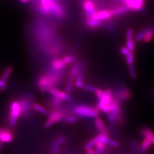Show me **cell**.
<instances>
[{
  "mask_svg": "<svg viewBox=\"0 0 154 154\" xmlns=\"http://www.w3.org/2000/svg\"><path fill=\"white\" fill-rule=\"evenodd\" d=\"M6 81L2 80V79H0V89L4 90L6 88Z\"/></svg>",
  "mask_w": 154,
  "mask_h": 154,
  "instance_id": "39",
  "label": "cell"
},
{
  "mask_svg": "<svg viewBox=\"0 0 154 154\" xmlns=\"http://www.w3.org/2000/svg\"><path fill=\"white\" fill-rule=\"evenodd\" d=\"M151 142L152 144L154 145V137H153V138H152V139H151Z\"/></svg>",
  "mask_w": 154,
  "mask_h": 154,
  "instance_id": "43",
  "label": "cell"
},
{
  "mask_svg": "<svg viewBox=\"0 0 154 154\" xmlns=\"http://www.w3.org/2000/svg\"><path fill=\"white\" fill-rule=\"evenodd\" d=\"M107 119L109 122L110 124L114 125L116 123V116L112 112H109L107 114Z\"/></svg>",
  "mask_w": 154,
  "mask_h": 154,
  "instance_id": "29",
  "label": "cell"
},
{
  "mask_svg": "<svg viewBox=\"0 0 154 154\" xmlns=\"http://www.w3.org/2000/svg\"><path fill=\"white\" fill-rule=\"evenodd\" d=\"M131 146L132 147V149L134 150V151H138L139 148L138 147V144L135 141V140H132L131 142Z\"/></svg>",
  "mask_w": 154,
  "mask_h": 154,
  "instance_id": "38",
  "label": "cell"
},
{
  "mask_svg": "<svg viewBox=\"0 0 154 154\" xmlns=\"http://www.w3.org/2000/svg\"><path fill=\"white\" fill-rule=\"evenodd\" d=\"M2 143L0 142V151H1V149H2Z\"/></svg>",
  "mask_w": 154,
  "mask_h": 154,
  "instance_id": "44",
  "label": "cell"
},
{
  "mask_svg": "<svg viewBox=\"0 0 154 154\" xmlns=\"http://www.w3.org/2000/svg\"><path fill=\"white\" fill-rule=\"evenodd\" d=\"M103 151H104V150H103V149H98V148H95V150L94 151V154H102L103 153Z\"/></svg>",
  "mask_w": 154,
  "mask_h": 154,
  "instance_id": "40",
  "label": "cell"
},
{
  "mask_svg": "<svg viewBox=\"0 0 154 154\" xmlns=\"http://www.w3.org/2000/svg\"><path fill=\"white\" fill-rule=\"evenodd\" d=\"M140 133L143 138L148 139L149 140H151V139L154 137V131L149 128H143L141 130Z\"/></svg>",
  "mask_w": 154,
  "mask_h": 154,
  "instance_id": "19",
  "label": "cell"
},
{
  "mask_svg": "<svg viewBox=\"0 0 154 154\" xmlns=\"http://www.w3.org/2000/svg\"><path fill=\"white\" fill-rule=\"evenodd\" d=\"M77 117L75 116H74L73 114L72 115H65L64 118H63V121L66 122L67 123H69V124H74L77 120Z\"/></svg>",
  "mask_w": 154,
  "mask_h": 154,
  "instance_id": "21",
  "label": "cell"
},
{
  "mask_svg": "<svg viewBox=\"0 0 154 154\" xmlns=\"http://www.w3.org/2000/svg\"><path fill=\"white\" fill-rule=\"evenodd\" d=\"M56 140H57V142L58 143H59L60 145H62V144H63L64 143L66 142V139H65L64 137L60 136V137L57 138V139H56Z\"/></svg>",
  "mask_w": 154,
  "mask_h": 154,
  "instance_id": "37",
  "label": "cell"
},
{
  "mask_svg": "<svg viewBox=\"0 0 154 154\" xmlns=\"http://www.w3.org/2000/svg\"><path fill=\"white\" fill-rule=\"evenodd\" d=\"M94 124L97 130L99 131V133H107L104 122L99 116L95 118Z\"/></svg>",
  "mask_w": 154,
  "mask_h": 154,
  "instance_id": "16",
  "label": "cell"
},
{
  "mask_svg": "<svg viewBox=\"0 0 154 154\" xmlns=\"http://www.w3.org/2000/svg\"><path fill=\"white\" fill-rule=\"evenodd\" d=\"M114 17L112 9H103L96 11L90 18L105 22L106 21H109Z\"/></svg>",
  "mask_w": 154,
  "mask_h": 154,
  "instance_id": "10",
  "label": "cell"
},
{
  "mask_svg": "<svg viewBox=\"0 0 154 154\" xmlns=\"http://www.w3.org/2000/svg\"><path fill=\"white\" fill-rule=\"evenodd\" d=\"M97 88H97V87H95V86H94L85 83L82 89H83V90H87V91H90V92H92V93H95V91H97Z\"/></svg>",
  "mask_w": 154,
  "mask_h": 154,
  "instance_id": "28",
  "label": "cell"
},
{
  "mask_svg": "<svg viewBox=\"0 0 154 154\" xmlns=\"http://www.w3.org/2000/svg\"><path fill=\"white\" fill-rule=\"evenodd\" d=\"M1 89H0V93H1Z\"/></svg>",
  "mask_w": 154,
  "mask_h": 154,
  "instance_id": "45",
  "label": "cell"
},
{
  "mask_svg": "<svg viewBox=\"0 0 154 154\" xmlns=\"http://www.w3.org/2000/svg\"><path fill=\"white\" fill-rule=\"evenodd\" d=\"M154 38V26L149 27L142 29L138 32L135 37V41L140 42L142 41L148 43L151 42Z\"/></svg>",
  "mask_w": 154,
  "mask_h": 154,
  "instance_id": "5",
  "label": "cell"
},
{
  "mask_svg": "<svg viewBox=\"0 0 154 154\" xmlns=\"http://www.w3.org/2000/svg\"><path fill=\"white\" fill-rule=\"evenodd\" d=\"M65 115V113L62 110L59 109L53 110L49 114L48 119L45 123V127L49 128L56 123L63 121V118Z\"/></svg>",
  "mask_w": 154,
  "mask_h": 154,
  "instance_id": "4",
  "label": "cell"
},
{
  "mask_svg": "<svg viewBox=\"0 0 154 154\" xmlns=\"http://www.w3.org/2000/svg\"><path fill=\"white\" fill-rule=\"evenodd\" d=\"M126 46L130 51L134 52V50H135V44L134 40H126Z\"/></svg>",
  "mask_w": 154,
  "mask_h": 154,
  "instance_id": "26",
  "label": "cell"
},
{
  "mask_svg": "<svg viewBox=\"0 0 154 154\" xmlns=\"http://www.w3.org/2000/svg\"><path fill=\"white\" fill-rule=\"evenodd\" d=\"M72 84L73 82L68 80L67 82L66 83V88H65V91L67 94H70L72 92Z\"/></svg>",
  "mask_w": 154,
  "mask_h": 154,
  "instance_id": "33",
  "label": "cell"
},
{
  "mask_svg": "<svg viewBox=\"0 0 154 154\" xmlns=\"http://www.w3.org/2000/svg\"><path fill=\"white\" fill-rule=\"evenodd\" d=\"M12 72H13V68L11 67H8L4 70V72H3L1 79L5 81H6L11 76Z\"/></svg>",
  "mask_w": 154,
  "mask_h": 154,
  "instance_id": "23",
  "label": "cell"
},
{
  "mask_svg": "<svg viewBox=\"0 0 154 154\" xmlns=\"http://www.w3.org/2000/svg\"><path fill=\"white\" fill-rule=\"evenodd\" d=\"M74 116L77 118H96L99 116V110L97 107H93L87 105L75 106L72 109Z\"/></svg>",
  "mask_w": 154,
  "mask_h": 154,
  "instance_id": "2",
  "label": "cell"
},
{
  "mask_svg": "<svg viewBox=\"0 0 154 154\" xmlns=\"http://www.w3.org/2000/svg\"><path fill=\"white\" fill-rule=\"evenodd\" d=\"M62 60H63L66 65H67L74 63L75 61V58L74 57V55H67L63 57L62 58Z\"/></svg>",
  "mask_w": 154,
  "mask_h": 154,
  "instance_id": "25",
  "label": "cell"
},
{
  "mask_svg": "<svg viewBox=\"0 0 154 154\" xmlns=\"http://www.w3.org/2000/svg\"><path fill=\"white\" fill-rule=\"evenodd\" d=\"M130 11L141 12L145 8L144 0H122Z\"/></svg>",
  "mask_w": 154,
  "mask_h": 154,
  "instance_id": "7",
  "label": "cell"
},
{
  "mask_svg": "<svg viewBox=\"0 0 154 154\" xmlns=\"http://www.w3.org/2000/svg\"><path fill=\"white\" fill-rule=\"evenodd\" d=\"M86 151H87V154H94L93 149H89L86 150Z\"/></svg>",
  "mask_w": 154,
  "mask_h": 154,
  "instance_id": "41",
  "label": "cell"
},
{
  "mask_svg": "<svg viewBox=\"0 0 154 154\" xmlns=\"http://www.w3.org/2000/svg\"><path fill=\"white\" fill-rule=\"evenodd\" d=\"M112 11L113 12L114 17L121 16L124 14H127L129 11H130L126 6L124 4L122 5L118 6L117 7L112 9Z\"/></svg>",
  "mask_w": 154,
  "mask_h": 154,
  "instance_id": "15",
  "label": "cell"
},
{
  "mask_svg": "<svg viewBox=\"0 0 154 154\" xmlns=\"http://www.w3.org/2000/svg\"><path fill=\"white\" fill-rule=\"evenodd\" d=\"M14 139V135L12 132L4 128H0V142L10 143Z\"/></svg>",
  "mask_w": 154,
  "mask_h": 154,
  "instance_id": "12",
  "label": "cell"
},
{
  "mask_svg": "<svg viewBox=\"0 0 154 154\" xmlns=\"http://www.w3.org/2000/svg\"><path fill=\"white\" fill-rule=\"evenodd\" d=\"M107 145H109L110 146H111L112 147H119V144L117 141H116L114 139H111L110 138L109 141L107 142Z\"/></svg>",
  "mask_w": 154,
  "mask_h": 154,
  "instance_id": "34",
  "label": "cell"
},
{
  "mask_svg": "<svg viewBox=\"0 0 154 154\" xmlns=\"http://www.w3.org/2000/svg\"><path fill=\"white\" fill-rule=\"evenodd\" d=\"M32 96L26 95V96L22 97L21 100H20V103L21 105V115L22 116L26 118L29 113L31 112L32 105Z\"/></svg>",
  "mask_w": 154,
  "mask_h": 154,
  "instance_id": "6",
  "label": "cell"
},
{
  "mask_svg": "<svg viewBox=\"0 0 154 154\" xmlns=\"http://www.w3.org/2000/svg\"><path fill=\"white\" fill-rule=\"evenodd\" d=\"M120 52L122 55L126 57L130 51L127 48L126 46H122L120 49Z\"/></svg>",
  "mask_w": 154,
  "mask_h": 154,
  "instance_id": "36",
  "label": "cell"
},
{
  "mask_svg": "<svg viewBox=\"0 0 154 154\" xmlns=\"http://www.w3.org/2000/svg\"><path fill=\"white\" fill-rule=\"evenodd\" d=\"M126 40L134 39V30L131 28H128L126 30Z\"/></svg>",
  "mask_w": 154,
  "mask_h": 154,
  "instance_id": "31",
  "label": "cell"
},
{
  "mask_svg": "<svg viewBox=\"0 0 154 154\" xmlns=\"http://www.w3.org/2000/svg\"><path fill=\"white\" fill-rule=\"evenodd\" d=\"M85 24L88 28L93 30H96L102 27L104 24V22L94 20L91 18H86Z\"/></svg>",
  "mask_w": 154,
  "mask_h": 154,
  "instance_id": "14",
  "label": "cell"
},
{
  "mask_svg": "<svg viewBox=\"0 0 154 154\" xmlns=\"http://www.w3.org/2000/svg\"><path fill=\"white\" fill-rule=\"evenodd\" d=\"M96 143H97V142H96L95 139H94V138H93L92 139L90 140L88 143L85 144V145L84 146V149L86 151L89 149H92L93 147H95Z\"/></svg>",
  "mask_w": 154,
  "mask_h": 154,
  "instance_id": "27",
  "label": "cell"
},
{
  "mask_svg": "<svg viewBox=\"0 0 154 154\" xmlns=\"http://www.w3.org/2000/svg\"><path fill=\"white\" fill-rule=\"evenodd\" d=\"M33 109L39 112V113L43 114V115H47L48 114V112L47 110L44 108V107H42V106H41L37 103H35L33 106Z\"/></svg>",
  "mask_w": 154,
  "mask_h": 154,
  "instance_id": "22",
  "label": "cell"
},
{
  "mask_svg": "<svg viewBox=\"0 0 154 154\" xmlns=\"http://www.w3.org/2000/svg\"><path fill=\"white\" fill-rule=\"evenodd\" d=\"M82 5L86 18H90L97 11L96 4L94 0H83Z\"/></svg>",
  "mask_w": 154,
  "mask_h": 154,
  "instance_id": "9",
  "label": "cell"
},
{
  "mask_svg": "<svg viewBox=\"0 0 154 154\" xmlns=\"http://www.w3.org/2000/svg\"><path fill=\"white\" fill-rule=\"evenodd\" d=\"M63 75V70L54 71L50 70L49 72L42 75L37 81V85L42 92L48 91L50 88L55 86L61 82Z\"/></svg>",
  "mask_w": 154,
  "mask_h": 154,
  "instance_id": "1",
  "label": "cell"
},
{
  "mask_svg": "<svg viewBox=\"0 0 154 154\" xmlns=\"http://www.w3.org/2000/svg\"><path fill=\"white\" fill-rule=\"evenodd\" d=\"M95 95L97 97V98L98 99V100L100 99L104 95V90H102V89H100V88H97V91H95Z\"/></svg>",
  "mask_w": 154,
  "mask_h": 154,
  "instance_id": "35",
  "label": "cell"
},
{
  "mask_svg": "<svg viewBox=\"0 0 154 154\" xmlns=\"http://www.w3.org/2000/svg\"><path fill=\"white\" fill-rule=\"evenodd\" d=\"M63 101H64L63 100L58 97L52 96V97L50 99V105L54 109V110L58 109L60 106L63 102Z\"/></svg>",
  "mask_w": 154,
  "mask_h": 154,
  "instance_id": "17",
  "label": "cell"
},
{
  "mask_svg": "<svg viewBox=\"0 0 154 154\" xmlns=\"http://www.w3.org/2000/svg\"><path fill=\"white\" fill-rule=\"evenodd\" d=\"M83 72H79L75 78V85L77 88H82L85 84L83 82Z\"/></svg>",
  "mask_w": 154,
  "mask_h": 154,
  "instance_id": "18",
  "label": "cell"
},
{
  "mask_svg": "<svg viewBox=\"0 0 154 154\" xmlns=\"http://www.w3.org/2000/svg\"><path fill=\"white\" fill-rule=\"evenodd\" d=\"M52 150H53V153H54V154H57L59 152L60 144L57 142L56 140H54L52 144Z\"/></svg>",
  "mask_w": 154,
  "mask_h": 154,
  "instance_id": "32",
  "label": "cell"
},
{
  "mask_svg": "<svg viewBox=\"0 0 154 154\" xmlns=\"http://www.w3.org/2000/svg\"><path fill=\"white\" fill-rule=\"evenodd\" d=\"M125 57H126V63L128 65V66L134 65V60H135L134 52L130 51L128 53V54Z\"/></svg>",
  "mask_w": 154,
  "mask_h": 154,
  "instance_id": "24",
  "label": "cell"
},
{
  "mask_svg": "<svg viewBox=\"0 0 154 154\" xmlns=\"http://www.w3.org/2000/svg\"><path fill=\"white\" fill-rule=\"evenodd\" d=\"M114 95L116 99L122 103L130 99L132 97V93L127 87L122 86L117 88L114 93Z\"/></svg>",
  "mask_w": 154,
  "mask_h": 154,
  "instance_id": "8",
  "label": "cell"
},
{
  "mask_svg": "<svg viewBox=\"0 0 154 154\" xmlns=\"http://www.w3.org/2000/svg\"><path fill=\"white\" fill-rule=\"evenodd\" d=\"M22 4H27L30 1V0H20Z\"/></svg>",
  "mask_w": 154,
  "mask_h": 154,
  "instance_id": "42",
  "label": "cell"
},
{
  "mask_svg": "<svg viewBox=\"0 0 154 154\" xmlns=\"http://www.w3.org/2000/svg\"><path fill=\"white\" fill-rule=\"evenodd\" d=\"M21 115V109L20 101L13 100L10 105L9 124L12 128L16 126L17 122L19 116Z\"/></svg>",
  "mask_w": 154,
  "mask_h": 154,
  "instance_id": "3",
  "label": "cell"
},
{
  "mask_svg": "<svg viewBox=\"0 0 154 154\" xmlns=\"http://www.w3.org/2000/svg\"><path fill=\"white\" fill-rule=\"evenodd\" d=\"M128 72H129L130 76L132 79H135L137 78V75L136 70L135 69L134 65L128 66Z\"/></svg>",
  "mask_w": 154,
  "mask_h": 154,
  "instance_id": "30",
  "label": "cell"
},
{
  "mask_svg": "<svg viewBox=\"0 0 154 154\" xmlns=\"http://www.w3.org/2000/svg\"><path fill=\"white\" fill-rule=\"evenodd\" d=\"M66 65L62 58H55L51 61V69L54 71H61L65 68Z\"/></svg>",
  "mask_w": 154,
  "mask_h": 154,
  "instance_id": "13",
  "label": "cell"
},
{
  "mask_svg": "<svg viewBox=\"0 0 154 154\" xmlns=\"http://www.w3.org/2000/svg\"><path fill=\"white\" fill-rule=\"evenodd\" d=\"M114 98V93L112 90L109 88H107L104 90V95L103 96L98 100V103L96 107L100 111L102 108L104 106L108 105L111 102L112 99Z\"/></svg>",
  "mask_w": 154,
  "mask_h": 154,
  "instance_id": "11",
  "label": "cell"
},
{
  "mask_svg": "<svg viewBox=\"0 0 154 154\" xmlns=\"http://www.w3.org/2000/svg\"><path fill=\"white\" fill-rule=\"evenodd\" d=\"M152 144L151 143V140H149L148 139H146V138H144L140 146V151L142 152H145L146 151H147L149 148L151 147V146L152 145Z\"/></svg>",
  "mask_w": 154,
  "mask_h": 154,
  "instance_id": "20",
  "label": "cell"
}]
</instances>
